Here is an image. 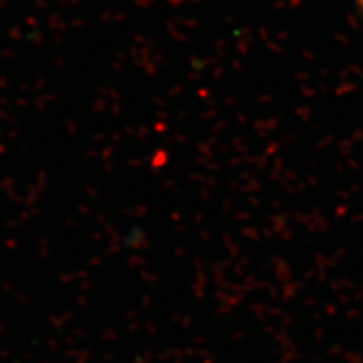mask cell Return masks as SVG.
Here are the masks:
<instances>
[{
  "label": "cell",
  "mask_w": 363,
  "mask_h": 363,
  "mask_svg": "<svg viewBox=\"0 0 363 363\" xmlns=\"http://www.w3.org/2000/svg\"><path fill=\"white\" fill-rule=\"evenodd\" d=\"M355 4L358 6V9H360L362 16H363V0H355Z\"/></svg>",
  "instance_id": "6da1fadb"
}]
</instances>
